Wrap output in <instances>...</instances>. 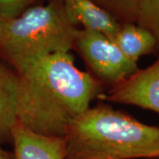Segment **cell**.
I'll return each instance as SVG.
<instances>
[{
    "label": "cell",
    "mask_w": 159,
    "mask_h": 159,
    "mask_svg": "<svg viewBox=\"0 0 159 159\" xmlns=\"http://www.w3.org/2000/svg\"><path fill=\"white\" fill-rule=\"evenodd\" d=\"M98 99L134 105L159 114V56L147 68H139L108 92L102 93Z\"/></svg>",
    "instance_id": "5b68a950"
},
{
    "label": "cell",
    "mask_w": 159,
    "mask_h": 159,
    "mask_svg": "<svg viewBox=\"0 0 159 159\" xmlns=\"http://www.w3.org/2000/svg\"><path fill=\"white\" fill-rule=\"evenodd\" d=\"M66 11L77 28L103 34L112 39L120 24L106 10L91 0H64Z\"/></svg>",
    "instance_id": "52a82bcc"
},
{
    "label": "cell",
    "mask_w": 159,
    "mask_h": 159,
    "mask_svg": "<svg viewBox=\"0 0 159 159\" xmlns=\"http://www.w3.org/2000/svg\"><path fill=\"white\" fill-rule=\"evenodd\" d=\"M66 159L159 157V127L100 104L88 109L65 135Z\"/></svg>",
    "instance_id": "7a4b0ae2"
},
{
    "label": "cell",
    "mask_w": 159,
    "mask_h": 159,
    "mask_svg": "<svg viewBox=\"0 0 159 159\" xmlns=\"http://www.w3.org/2000/svg\"><path fill=\"white\" fill-rule=\"evenodd\" d=\"M14 159H66L65 137L43 135L19 121L11 130Z\"/></svg>",
    "instance_id": "8992f818"
},
{
    "label": "cell",
    "mask_w": 159,
    "mask_h": 159,
    "mask_svg": "<svg viewBox=\"0 0 159 159\" xmlns=\"http://www.w3.org/2000/svg\"><path fill=\"white\" fill-rule=\"evenodd\" d=\"M74 49L102 85L113 87L139 70L138 63L126 57L112 40L100 33L79 29Z\"/></svg>",
    "instance_id": "277c9868"
},
{
    "label": "cell",
    "mask_w": 159,
    "mask_h": 159,
    "mask_svg": "<svg viewBox=\"0 0 159 159\" xmlns=\"http://www.w3.org/2000/svg\"><path fill=\"white\" fill-rule=\"evenodd\" d=\"M79 30L64 0H49L0 23V57L14 71L56 53L74 49Z\"/></svg>",
    "instance_id": "3957f363"
},
{
    "label": "cell",
    "mask_w": 159,
    "mask_h": 159,
    "mask_svg": "<svg viewBox=\"0 0 159 159\" xmlns=\"http://www.w3.org/2000/svg\"><path fill=\"white\" fill-rule=\"evenodd\" d=\"M152 159H159V157H157V158H152Z\"/></svg>",
    "instance_id": "5bb4252c"
},
{
    "label": "cell",
    "mask_w": 159,
    "mask_h": 159,
    "mask_svg": "<svg viewBox=\"0 0 159 159\" xmlns=\"http://www.w3.org/2000/svg\"><path fill=\"white\" fill-rule=\"evenodd\" d=\"M49 0H0V20H8L22 14L28 9L43 5Z\"/></svg>",
    "instance_id": "7c38bea8"
},
{
    "label": "cell",
    "mask_w": 159,
    "mask_h": 159,
    "mask_svg": "<svg viewBox=\"0 0 159 159\" xmlns=\"http://www.w3.org/2000/svg\"><path fill=\"white\" fill-rule=\"evenodd\" d=\"M18 75L0 58V143L11 142V130L17 124Z\"/></svg>",
    "instance_id": "ba28073f"
},
{
    "label": "cell",
    "mask_w": 159,
    "mask_h": 159,
    "mask_svg": "<svg viewBox=\"0 0 159 159\" xmlns=\"http://www.w3.org/2000/svg\"><path fill=\"white\" fill-rule=\"evenodd\" d=\"M110 12L119 23H136L142 0H91Z\"/></svg>",
    "instance_id": "30bf717a"
},
{
    "label": "cell",
    "mask_w": 159,
    "mask_h": 159,
    "mask_svg": "<svg viewBox=\"0 0 159 159\" xmlns=\"http://www.w3.org/2000/svg\"><path fill=\"white\" fill-rule=\"evenodd\" d=\"M136 23L153 34L157 41L156 55L159 56V0H142Z\"/></svg>",
    "instance_id": "8fae6325"
},
{
    "label": "cell",
    "mask_w": 159,
    "mask_h": 159,
    "mask_svg": "<svg viewBox=\"0 0 159 159\" xmlns=\"http://www.w3.org/2000/svg\"><path fill=\"white\" fill-rule=\"evenodd\" d=\"M0 159H14L13 152H9L2 148V144L0 143Z\"/></svg>",
    "instance_id": "4fadbf2b"
},
{
    "label": "cell",
    "mask_w": 159,
    "mask_h": 159,
    "mask_svg": "<svg viewBox=\"0 0 159 159\" xmlns=\"http://www.w3.org/2000/svg\"><path fill=\"white\" fill-rule=\"evenodd\" d=\"M15 72L18 121L46 136L65 137L70 125L103 93L102 83L80 70L69 52L52 54Z\"/></svg>",
    "instance_id": "6da1fadb"
},
{
    "label": "cell",
    "mask_w": 159,
    "mask_h": 159,
    "mask_svg": "<svg viewBox=\"0 0 159 159\" xmlns=\"http://www.w3.org/2000/svg\"><path fill=\"white\" fill-rule=\"evenodd\" d=\"M111 40L134 62L138 63L142 56L156 54L157 41L154 35L137 23H121L119 31Z\"/></svg>",
    "instance_id": "9c48e42d"
},
{
    "label": "cell",
    "mask_w": 159,
    "mask_h": 159,
    "mask_svg": "<svg viewBox=\"0 0 159 159\" xmlns=\"http://www.w3.org/2000/svg\"><path fill=\"white\" fill-rule=\"evenodd\" d=\"M0 23H1V20H0Z\"/></svg>",
    "instance_id": "9a60e30c"
}]
</instances>
